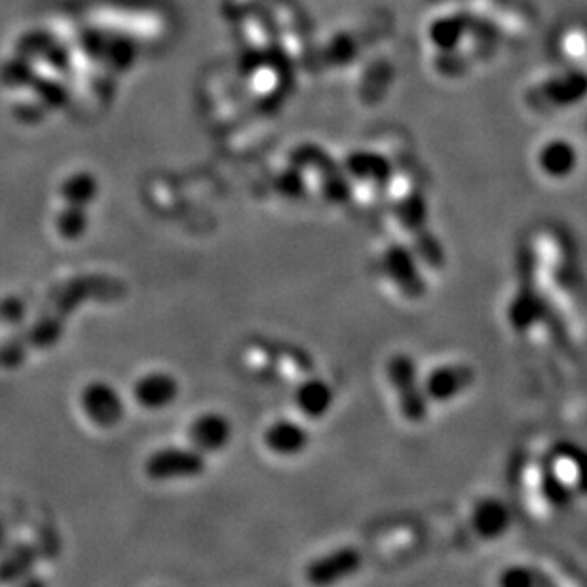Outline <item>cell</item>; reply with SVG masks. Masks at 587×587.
I'll list each match as a JSON object with an SVG mask.
<instances>
[{
	"mask_svg": "<svg viewBox=\"0 0 587 587\" xmlns=\"http://www.w3.org/2000/svg\"><path fill=\"white\" fill-rule=\"evenodd\" d=\"M126 294V281L111 274H77L57 281L49 287L35 320L0 343V369H20L33 354L57 346L70 318L86 302H119Z\"/></svg>",
	"mask_w": 587,
	"mask_h": 587,
	"instance_id": "1",
	"label": "cell"
},
{
	"mask_svg": "<svg viewBox=\"0 0 587 587\" xmlns=\"http://www.w3.org/2000/svg\"><path fill=\"white\" fill-rule=\"evenodd\" d=\"M386 378L396 391L399 411L403 414V419L413 424L424 422L430 411V401L422 388V378L413 357L409 354L391 356L386 364Z\"/></svg>",
	"mask_w": 587,
	"mask_h": 587,
	"instance_id": "2",
	"label": "cell"
},
{
	"mask_svg": "<svg viewBox=\"0 0 587 587\" xmlns=\"http://www.w3.org/2000/svg\"><path fill=\"white\" fill-rule=\"evenodd\" d=\"M145 476L153 481H174V479H196L203 476L208 464L206 456L195 447L158 448L145 461Z\"/></svg>",
	"mask_w": 587,
	"mask_h": 587,
	"instance_id": "3",
	"label": "cell"
},
{
	"mask_svg": "<svg viewBox=\"0 0 587 587\" xmlns=\"http://www.w3.org/2000/svg\"><path fill=\"white\" fill-rule=\"evenodd\" d=\"M80 409L93 427L112 430L126 417V403L120 391L107 380H91L80 391Z\"/></svg>",
	"mask_w": 587,
	"mask_h": 587,
	"instance_id": "4",
	"label": "cell"
},
{
	"mask_svg": "<svg viewBox=\"0 0 587 587\" xmlns=\"http://www.w3.org/2000/svg\"><path fill=\"white\" fill-rule=\"evenodd\" d=\"M476 373L466 364H445L430 370L422 378V388L430 403L445 406L448 401H455L462 394L468 391L474 385Z\"/></svg>",
	"mask_w": 587,
	"mask_h": 587,
	"instance_id": "5",
	"label": "cell"
},
{
	"mask_svg": "<svg viewBox=\"0 0 587 587\" xmlns=\"http://www.w3.org/2000/svg\"><path fill=\"white\" fill-rule=\"evenodd\" d=\"M383 270L388 276V280L406 297L419 299L427 294V280L420 273L417 255L406 245L394 244L386 250L385 257H383Z\"/></svg>",
	"mask_w": 587,
	"mask_h": 587,
	"instance_id": "6",
	"label": "cell"
},
{
	"mask_svg": "<svg viewBox=\"0 0 587 587\" xmlns=\"http://www.w3.org/2000/svg\"><path fill=\"white\" fill-rule=\"evenodd\" d=\"M232 435H234V427H232L231 419L218 411L198 414L190 422L189 432H187L190 445L203 455L219 453L229 447Z\"/></svg>",
	"mask_w": 587,
	"mask_h": 587,
	"instance_id": "7",
	"label": "cell"
},
{
	"mask_svg": "<svg viewBox=\"0 0 587 587\" xmlns=\"http://www.w3.org/2000/svg\"><path fill=\"white\" fill-rule=\"evenodd\" d=\"M181 386L179 380L166 370H153L135 380L133 399L145 411H162L168 409L175 399L179 398Z\"/></svg>",
	"mask_w": 587,
	"mask_h": 587,
	"instance_id": "8",
	"label": "cell"
},
{
	"mask_svg": "<svg viewBox=\"0 0 587 587\" xmlns=\"http://www.w3.org/2000/svg\"><path fill=\"white\" fill-rule=\"evenodd\" d=\"M359 566H362V553L357 552L356 547L346 545L323 555L322 560L312 561L307 568V578L315 586H328L348 578Z\"/></svg>",
	"mask_w": 587,
	"mask_h": 587,
	"instance_id": "9",
	"label": "cell"
},
{
	"mask_svg": "<svg viewBox=\"0 0 587 587\" xmlns=\"http://www.w3.org/2000/svg\"><path fill=\"white\" fill-rule=\"evenodd\" d=\"M263 443L273 455L280 456V458H295V456H301L310 445V432L302 422L278 419L266 427Z\"/></svg>",
	"mask_w": 587,
	"mask_h": 587,
	"instance_id": "10",
	"label": "cell"
},
{
	"mask_svg": "<svg viewBox=\"0 0 587 587\" xmlns=\"http://www.w3.org/2000/svg\"><path fill=\"white\" fill-rule=\"evenodd\" d=\"M297 411L308 420H322L335 406V390L325 378L312 377L302 380L294 394Z\"/></svg>",
	"mask_w": 587,
	"mask_h": 587,
	"instance_id": "11",
	"label": "cell"
},
{
	"mask_svg": "<svg viewBox=\"0 0 587 587\" xmlns=\"http://www.w3.org/2000/svg\"><path fill=\"white\" fill-rule=\"evenodd\" d=\"M472 529L483 540L502 539L511 529V511L498 498H483L472 511Z\"/></svg>",
	"mask_w": 587,
	"mask_h": 587,
	"instance_id": "12",
	"label": "cell"
},
{
	"mask_svg": "<svg viewBox=\"0 0 587 587\" xmlns=\"http://www.w3.org/2000/svg\"><path fill=\"white\" fill-rule=\"evenodd\" d=\"M41 552L31 542H15L8 544L7 550L0 553V584H12L27 578L35 571Z\"/></svg>",
	"mask_w": 587,
	"mask_h": 587,
	"instance_id": "13",
	"label": "cell"
},
{
	"mask_svg": "<svg viewBox=\"0 0 587 587\" xmlns=\"http://www.w3.org/2000/svg\"><path fill=\"white\" fill-rule=\"evenodd\" d=\"M539 168L552 179H566L578 168V151L566 141L547 143L540 151Z\"/></svg>",
	"mask_w": 587,
	"mask_h": 587,
	"instance_id": "14",
	"label": "cell"
},
{
	"mask_svg": "<svg viewBox=\"0 0 587 587\" xmlns=\"http://www.w3.org/2000/svg\"><path fill=\"white\" fill-rule=\"evenodd\" d=\"M62 202L90 210L91 203L98 200L99 181L91 171H77L65 179L62 189Z\"/></svg>",
	"mask_w": 587,
	"mask_h": 587,
	"instance_id": "15",
	"label": "cell"
},
{
	"mask_svg": "<svg viewBox=\"0 0 587 587\" xmlns=\"http://www.w3.org/2000/svg\"><path fill=\"white\" fill-rule=\"evenodd\" d=\"M555 466L573 487L576 497H587V451L578 447L561 448Z\"/></svg>",
	"mask_w": 587,
	"mask_h": 587,
	"instance_id": "16",
	"label": "cell"
},
{
	"mask_svg": "<svg viewBox=\"0 0 587 587\" xmlns=\"http://www.w3.org/2000/svg\"><path fill=\"white\" fill-rule=\"evenodd\" d=\"M88 229H90V210L67 206V203L62 206V210L56 215V231L62 239L67 242H78L85 239Z\"/></svg>",
	"mask_w": 587,
	"mask_h": 587,
	"instance_id": "17",
	"label": "cell"
},
{
	"mask_svg": "<svg viewBox=\"0 0 587 587\" xmlns=\"http://www.w3.org/2000/svg\"><path fill=\"white\" fill-rule=\"evenodd\" d=\"M540 315H542V304L539 297L532 294L519 295L518 299L511 302L510 322L518 331H529L539 322Z\"/></svg>",
	"mask_w": 587,
	"mask_h": 587,
	"instance_id": "18",
	"label": "cell"
},
{
	"mask_svg": "<svg viewBox=\"0 0 587 587\" xmlns=\"http://www.w3.org/2000/svg\"><path fill=\"white\" fill-rule=\"evenodd\" d=\"M498 584L502 587H534L544 584V580L531 566L513 565L503 568Z\"/></svg>",
	"mask_w": 587,
	"mask_h": 587,
	"instance_id": "19",
	"label": "cell"
},
{
	"mask_svg": "<svg viewBox=\"0 0 587 587\" xmlns=\"http://www.w3.org/2000/svg\"><path fill=\"white\" fill-rule=\"evenodd\" d=\"M27 315V307L22 299L18 297H8L7 301L0 302V320L2 322L12 323V325H18L22 323Z\"/></svg>",
	"mask_w": 587,
	"mask_h": 587,
	"instance_id": "20",
	"label": "cell"
},
{
	"mask_svg": "<svg viewBox=\"0 0 587 587\" xmlns=\"http://www.w3.org/2000/svg\"><path fill=\"white\" fill-rule=\"evenodd\" d=\"M8 544H10V539H8V527L4 521H0V553L7 550Z\"/></svg>",
	"mask_w": 587,
	"mask_h": 587,
	"instance_id": "21",
	"label": "cell"
}]
</instances>
